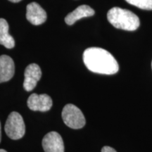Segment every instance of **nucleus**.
Returning <instances> with one entry per match:
<instances>
[{
    "label": "nucleus",
    "instance_id": "obj_1",
    "mask_svg": "<svg viewBox=\"0 0 152 152\" xmlns=\"http://www.w3.org/2000/svg\"><path fill=\"white\" fill-rule=\"evenodd\" d=\"M83 61L90 71L113 75L119 70L117 61L111 53L99 47H90L83 53Z\"/></svg>",
    "mask_w": 152,
    "mask_h": 152
},
{
    "label": "nucleus",
    "instance_id": "obj_2",
    "mask_svg": "<svg viewBox=\"0 0 152 152\" xmlns=\"http://www.w3.org/2000/svg\"><path fill=\"white\" fill-rule=\"evenodd\" d=\"M107 18L114 27L128 31L137 29L140 25L138 16L132 11L119 7H113L107 14Z\"/></svg>",
    "mask_w": 152,
    "mask_h": 152
},
{
    "label": "nucleus",
    "instance_id": "obj_3",
    "mask_svg": "<svg viewBox=\"0 0 152 152\" xmlns=\"http://www.w3.org/2000/svg\"><path fill=\"white\" fill-rule=\"evenodd\" d=\"M7 136L11 140H19L24 136L26 126L21 115L16 111L9 114L4 127Z\"/></svg>",
    "mask_w": 152,
    "mask_h": 152
},
{
    "label": "nucleus",
    "instance_id": "obj_4",
    "mask_svg": "<svg viewBox=\"0 0 152 152\" xmlns=\"http://www.w3.org/2000/svg\"><path fill=\"white\" fill-rule=\"evenodd\" d=\"M62 119L67 126L73 129H80L85 125V118L83 112L71 104L64 106L62 111Z\"/></svg>",
    "mask_w": 152,
    "mask_h": 152
},
{
    "label": "nucleus",
    "instance_id": "obj_5",
    "mask_svg": "<svg viewBox=\"0 0 152 152\" xmlns=\"http://www.w3.org/2000/svg\"><path fill=\"white\" fill-rule=\"evenodd\" d=\"M28 106L32 111H48L52 106V99L49 95L32 94L28 99Z\"/></svg>",
    "mask_w": 152,
    "mask_h": 152
},
{
    "label": "nucleus",
    "instance_id": "obj_6",
    "mask_svg": "<svg viewBox=\"0 0 152 152\" xmlns=\"http://www.w3.org/2000/svg\"><path fill=\"white\" fill-rule=\"evenodd\" d=\"M42 147L45 152H64L61 136L56 132H50L44 137Z\"/></svg>",
    "mask_w": 152,
    "mask_h": 152
},
{
    "label": "nucleus",
    "instance_id": "obj_7",
    "mask_svg": "<svg viewBox=\"0 0 152 152\" xmlns=\"http://www.w3.org/2000/svg\"><path fill=\"white\" fill-rule=\"evenodd\" d=\"M24 89L28 92L32 91L37 85L42 76V71L39 66L36 64H31L25 70Z\"/></svg>",
    "mask_w": 152,
    "mask_h": 152
},
{
    "label": "nucleus",
    "instance_id": "obj_8",
    "mask_svg": "<svg viewBox=\"0 0 152 152\" xmlns=\"http://www.w3.org/2000/svg\"><path fill=\"white\" fill-rule=\"evenodd\" d=\"M26 18L30 23L39 26L46 21L47 13L36 2L30 3L26 9Z\"/></svg>",
    "mask_w": 152,
    "mask_h": 152
},
{
    "label": "nucleus",
    "instance_id": "obj_9",
    "mask_svg": "<svg viewBox=\"0 0 152 152\" xmlns=\"http://www.w3.org/2000/svg\"><path fill=\"white\" fill-rule=\"evenodd\" d=\"M14 73L15 65L12 58L7 55L0 56V83L10 80Z\"/></svg>",
    "mask_w": 152,
    "mask_h": 152
},
{
    "label": "nucleus",
    "instance_id": "obj_10",
    "mask_svg": "<svg viewBox=\"0 0 152 152\" xmlns=\"http://www.w3.org/2000/svg\"><path fill=\"white\" fill-rule=\"evenodd\" d=\"M94 14V10L90 7L85 4L81 5L66 16L65 22L69 26H71L80 19L92 16Z\"/></svg>",
    "mask_w": 152,
    "mask_h": 152
},
{
    "label": "nucleus",
    "instance_id": "obj_11",
    "mask_svg": "<svg viewBox=\"0 0 152 152\" xmlns=\"http://www.w3.org/2000/svg\"><path fill=\"white\" fill-rule=\"evenodd\" d=\"M0 45L7 49H12L15 46L14 37L9 33L8 23L4 18H0Z\"/></svg>",
    "mask_w": 152,
    "mask_h": 152
},
{
    "label": "nucleus",
    "instance_id": "obj_12",
    "mask_svg": "<svg viewBox=\"0 0 152 152\" xmlns=\"http://www.w3.org/2000/svg\"><path fill=\"white\" fill-rule=\"evenodd\" d=\"M127 2L144 10H152V0H125Z\"/></svg>",
    "mask_w": 152,
    "mask_h": 152
},
{
    "label": "nucleus",
    "instance_id": "obj_13",
    "mask_svg": "<svg viewBox=\"0 0 152 152\" xmlns=\"http://www.w3.org/2000/svg\"><path fill=\"white\" fill-rule=\"evenodd\" d=\"M102 152H117V151H115L113 148H112L111 147H108V146H105V147L102 148Z\"/></svg>",
    "mask_w": 152,
    "mask_h": 152
},
{
    "label": "nucleus",
    "instance_id": "obj_14",
    "mask_svg": "<svg viewBox=\"0 0 152 152\" xmlns=\"http://www.w3.org/2000/svg\"><path fill=\"white\" fill-rule=\"evenodd\" d=\"M9 1H11V2L17 3V2H19V1H21V0H9Z\"/></svg>",
    "mask_w": 152,
    "mask_h": 152
},
{
    "label": "nucleus",
    "instance_id": "obj_15",
    "mask_svg": "<svg viewBox=\"0 0 152 152\" xmlns=\"http://www.w3.org/2000/svg\"><path fill=\"white\" fill-rule=\"evenodd\" d=\"M1 123H0V142H1Z\"/></svg>",
    "mask_w": 152,
    "mask_h": 152
},
{
    "label": "nucleus",
    "instance_id": "obj_16",
    "mask_svg": "<svg viewBox=\"0 0 152 152\" xmlns=\"http://www.w3.org/2000/svg\"><path fill=\"white\" fill-rule=\"evenodd\" d=\"M0 152H7V151L4 149H0Z\"/></svg>",
    "mask_w": 152,
    "mask_h": 152
},
{
    "label": "nucleus",
    "instance_id": "obj_17",
    "mask_svg": "<svg viewBox=\"0 0 152 152\" xmlns=\"http://www.w3.org/2000/svg\"><path fill=\"white\" fill-rule=\"evenodd\" d=\"M151 67H152V63H151Z\"/></svg>",
    "mask_w": 152,
    "mask_h": 152
}]
</instances>
